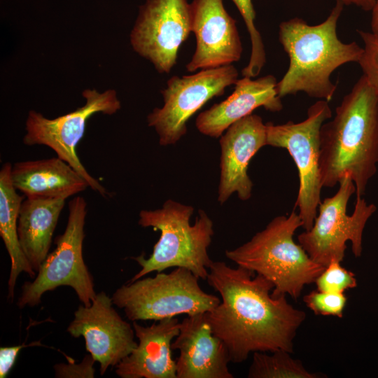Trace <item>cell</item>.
I'll return each mask as SVG.
<instances>
[{"instance_id": "1", "label": "cell", "mask_w": 378, "mask_h": 378, "mask_svg": "<svg viewBox=\"0 0 378 378\" xmlns=\"http://www.w3.org/2000/svg\"><path fill=\"white\" fill-rule=\"evenodd\" d=\"M206 281L220 297L208 312L214 335L226 346L230 362L240 363L250 353L293 351V340L305 319L286 295L273 297L274 284L260 274L225 262L212 261Z\"/></svg>"}, {"instance_id": "2", "label": "cell", "mask_w": 378, "mask_h": 378, "mask_svg": "<svg viewBox=\"0 0 378 378\" xmlns=\"http://www.w3.org/2000/svg\"><path fill=\"white\" fill-rule=\"evenodd\" d=\"M378 164V91L363 74L320 130L319 172L323 187L349 175L356 197L364 195Z\"/></svg>"}, {"instance_id": "3", "label": "cell", "mask_w": 378, "mask_h": 378, "mask_svg": "<svg viewBox=\"0 0 378 378\" xmlns=\"http://www.w3.org/2000/svg\"><path fill=\"white\" fill-rule=\"evenodd\" d=\"M344 6L336 1L328 18L316 25L300 18L280 23L279 41L289 58L288 70L276 85L280 98L303 92L329 102L337 89L330 80L332 72L346 63H358L363 48L355 41L342 42L337 34Z\"/></svg>"}, {"instance_id": "4", "label": "cell", "mask_w": 378, "mask_h": 378, "mask_svg": "<svg viewBox=\"0 0 378 378\" xmlns=\"http://www.w3.org/2000/svg\"><path fill=\"white\" fill-rule=\"evenodd\" d=\"M301 226L302 222L295 211L288 216H276L251 240L225 251V255L238 266L271 281L273 297L289 295L298 300L304 286L315 282L326 268L294 241L295 232Z\"/></svg>"}, {"instance_id": "5", "label": "cell", "mask_w": 378, "mask_h": 378, "mask_svg": "<svg viewBox=\"0 0 378 378\" xmlns=\"http://www.w3.org/2000/svg\"><path fill=\"white\" fill-rule=\"evenodd\" d=\"M194 208L176 201L167 200L162 208L141 210L138 224L160 231L148 258L144 253L132 257L141 269L129 281H134L152 272H161L170 267H184L196 276L206 280L213 260L208 248L214 234L211 219L204 210L198 211L193 225L190 223Z\"/></svg>"}, {"instance_id": "6", "label": "cell", "mask_w": 378, "mask_h": 378, "mask_svg": "<svg viewBox=\"0 0 378 378\" xmlns=\"http://www.w3.org/2000/svg\"><path fill=\"white\" fill-rule=\"evenodd\" d=\"M199 279L190 270L176 267L168 274L158 272L154 277L128 281L111 298L132 322L211 312L220 300L204 291Z\"/></svg>"}, {"instance_id": "7", "label": "cell", "mask_w": 378, "mask_h": 378, "mask_svg": "<svg viewBox=\"0 0 378 378\" xmlns=\"http://www.w3.org/2000/svg\"><path fill=\"white\" fill-rule=\"evenodd\" d=\"M86 215L87 203L83 197L69 202L65 230L55 238L56 248L41 265L34 280L23 284L17 301L19 308L38 305L46 292L63 286L71 287L83 304L91 305L97 293L83 256Z\"/></svg>"}, {"instance_id": "8", "label": "cell", "mask_w": 378, "mask_h": 378, "mask_svg": "<svg viewBox=\"0 0 378 378\" xmlns=\"http://www.w3.org/2000/svg\"><path fill=\"white\" fill-rule=\"evenodd\" d=\"M339 183L337 192L321 202L312 227L298 237L299 244L309 256L325 267L332 260H343L347 241L351 243L354 256L361 255L363 230L377 209L363 197H356L354 212L347 215V203L356 192V186L349 175Z\"/></svg>"}, {"instance_id": "9", "label": "cell", "mask_w": 378, "mask_h": 378, "mask_svg": "<svg viewBox=\"0 0 378 378\" xmlns=\"http://www.w3.org/2000/svg\"><path fill=\"white\" fill-rule=\"evenodd\" d=\"M328 103L322 99L316 102L308 108L307 118L300 122L266 123L267 145L286 149L298 168L300 186L295 206L305 230L312 227L321 202L320 130L332 117Z\"/></svg>"}, {"instance_id": "10", "label": "cell", "mask_w": 378, "mask_h": 378, "mask_svg": "<svg viewBox=\"0 0 378 378\" xmlns=\"http://www.w3.org/2000/svg\"><path fill=\"white\" fill-rule=\"evenodd\" d=\"M82 94L86 101L83 106L54 119L47 118L36 111H29L23 143L27 146L44 145L50 148L57 157L67 162L88 182L92 190L106 197V188L82 164L76 147L84 135L89 118L97 113L114 114L120 109L121 104L114 90L99 92L88 89Z\"/></svg>"}, {"instance_id": "11", "label": "cell", "mask_w": 378, "mask_h": 378, "mask_svg": "<svg viewBox=\"0 0 378 378\" xmlns=\"http://www.w3.org/2000/svg\"><path fill=\"white\" fill-rule=\"evenodd\" d=\"M238 76L236 67L230 64L171 77L161 91L163 106L155 108L147 116L148 125L155 129L160 145L178 142L187 132L188 120L208 101L234 85Z\"/></svg>"}, {"instance_id": "12", "label": "cell", "mask_w": 378, "mask_h": 378, "mask_svg": "<svg viewBox=\"0 0 378 378\" xmlns=\"http://www.w3.org/2000/svg\"><path fill=\"white\" fill-rule=\"evenodd\" d=\"M191 32L187 0H146L139 7L130 42L134 51L149 60L159 73L168 74Z\"/></svg>"}, {"instance_id": "13", "label": "cell", "mask_w": 378, "mask_h": 378, "mask_svg": "<svg viewBox=\"0 0 378 378\" xmlns=\"http://www.w3.org/2000/svg\"><path fill=\"white\" fill-rule=\"evenodd\" d=\"M112 298L102 291L89 307L81 304L67 328L74 337H83L85 349L100 364L104 375L136 346L133 326L123 320L113 307Z\"/></svg>"}, {"instance_id": "14", "label": "cell", "mask_w": 378, "mask_h": 378, "mask_svg": "<svg viewBox=\"0 0 378 378\" xmlns=\"http://www.w3.org/2000/svg\"><path fill=\"white\" fill-rule=\"evenodd\" d=\"M190 8L196 48L186 66L187 71L194 72L238 62L242 44L236 20L226 10L223 0H192Z\"/></svg>"}, {"instance_id": "15", "label": "cell", "mask_w": 378, "mask_h": 378, "mask_svg": "<svg viewBox=\"0 0 378 378\" xmlns=\"http://www.w3.org/2000/svg\"><path fill=\"white\" fill-rule=\"evenodd\" d=\"M220 137V176L218 201L225 203L234 193L242 201L252 195L248 175L251 158L267 145V127L260 116L250 114L232 124Z\"/></svg>"}, {"instance_id": "16", "label": "cell", "mask_w": 378, "mask_h": 378, "mask_svg": "<svg viewBox=\"0 0 378 378\" xmlns=\"http://www.w3.org/2000/svg\"><path fill=\"white\" fill-rule=\"evenodd\" d=\"M179 351L177 378H233L230 372L228 350L212 332L208 312L190 315L180 323V330L172 344Z\"/></svg>"}, {"instance_id": "17", "label": "cell", "mask_w": 378, "mask_h": 378, "mask_svg": "<svg viewBox=\"0 0 378 378\" xmlns=\"http://www.w3.org/2000/svg\"><path fill=\"white\" fill-rule=\"evenodd\" d=\"M150 326L133 321L139 342L117 365L121 378H177L176 362L172 358V344L178 335L180 323L176 317L158 321Z\"/></svg>"}, {"instance_id": "18", "label": "cell", "mask_w": 378, "mask_h": 378, "mask_svg": "<svg viewBox=\"0 0 378 378\" xmlns=\"http://www.w3.org/2000/svg\"><path fill=\"white\" fill-rule=\"evenodd\" d=\"M277 81L273 75L253 80L244 77L235 83L232 93L223 102L200 113L196 118L198 131L218 138L233 123L250 115L258 107L276 112L283 108L276 90Z\"/></svg>"}, {"instance_id": "19", "label": "cell", "mask_w": 378, "mask_h": 378, "mask_svg": "<svg viewBox=\"0 0 378 378\" xmlns=\"http://www.w3.org/2000/svg\"><path fill=\"white\" fill-rule=\"evenodd\" d=\"M13 186L28 198L67 199L89 187L88 182L58 157L15 162Z\"/></svg>"}, {"instance_id": "20", "label": "cell", "mask_w": 378, "mask_h": 378, "mask_svg": "<svg viewBox=\"0 0 378 378\" xmlns=\"http://www.w3.org/2000/svg\"><path fill=\"white\" fill-rule=\"evenodd\" d=\"M64 199L28 198L21 204L18 233L22 249L37 272L49 254Z\"/></svg>"}, {"instance_id": "21", "label": "cell", "mask_w": 378, "mask_h": 378, "mask_svg": "<svg viewBox=\"0 0 378 378\" xmlns=\"http://www.w3.org/2000/svg\"><path fill=\"white\" fill-rule=\"evenodd\" d=\"M11 168V164L6 162L0 170V235L11 260L8 299L13 298L16 281L20 273L25 272L31 278L36 275L19 241L18 219L24 197L17 192L13 185Z\"/></svg>"}, {"instance_id": "22", "label": "cell", "mask_w": 378, "mask_h": 378, "mask_svg": "<svg viewBox=\"0 0 378 378\" xmlns=\"http://www.w3.org/2000/svg\"><path fill=\"white\" fill-rule=\"evenodd\" d=\"M255 351L248 369L249 378H318V373L309 372L300 360L294 359L285 350L271 352Z\"/></svg>"}, {"instance_id": "23", "label": "cell", "mask_w": 378, "mask_h": 378, "mask_svg": "<svg viewBox=\"0 0 378 378\" xmlns=\"http://www.w3.org/2000/svg\"><path fill=\"white\" fill-rule=\"evenodd\" d=\"M236 6L249 34L251 50L248 64L242 69L244 77L259 75L266 62V55L262 36L255 24V11L252 0H231Z\"/></svg>"}, {"instance_id": "24", "label": "cell", "mask_w": 378, "mask_h": 378, "mask_svg": "<svg viewBox=\"0 0 378 378\" xmlns=\"http://www.w3.org/2000/svg\"><path fill=\"white\" fill-rule=\"evenodd\" d=\"M341 262L332 260L315 281L317 290L344 293L346 290L356 287L355 274L343 267Z\"/></svg>"}, {"instance_id": "25", "label": "cell", "mask_w": 378, "mask_h": 378, "mask_svg": "<svg viewBox=\"0 0 378 378\" xmlns=\"http://www.w3.org/2000/svg\"><path fill=\"white\" fill-rule=\"evenodd\" d=\"M303 301L316 315L342 318L347 298L344 293L314 290L305 295Z\"/></svg>"}, {"instance_id": "26", "label": "cell", "mask_w": 378, "mask_h": 378, "mask_svg": "<svg viewBox=\"0 0 378 378\" xmlns=\"http://www.w3.org/2000/svg\"><path fill=\"white\" fill-rule=\"evenodd\" d=\"M363 41V53L358 62L363 75L378 91V38L369 31L357 30Z\"/></svg>"}, {"instance_id": "27", "label": "cell", "mask_w": 378, "mask_h": 378, "mask_svg": "<svg viewBox=\"0 0 378 378\" xmlns=\"http://www.w3.org/2000/svg\"><path fill=\"white\" fill-rule=\"evenodd\" d=\"M67 363H57L54 365L55 377L58 378H92L94 377L93 367L96 362L91 354L86 355L80 363L66 355Z\"/></svg>"}, {"instance_id": "28", "label": "cell", "mask_w": 378, "mask_h": 378, "mask_svg": "<svg viewBox=\"0 0 378 378\" xmlns=\"http://www.w3.org/2000/svg\"><path fill=\"white\" fill-rule=\"evenodd\" d=\"M32 346H43V344L37 341L29 344L23 343L20 345L0 348V378H5L8 375L20 350Z\"/></svg>"}, {"instance_id": "29", "label": "cell", "mask_w": 378, "mask_h": 378, "mask_svg": "<svg viewBox=\"0 0 378 378\" xmlns=\"http://www.w3.org/2000/svg\"><path fill=\"white\" fill-rule=\"evenodd\" d=\"M346 6H355L363 10H372L375 0H335Z\"/></svg>"}, {"instance_id": "30", "label": "cell", "mask_w": 378, "mask_h": 378, "mask_svg": "<svg viewBox=\"0 0 378 378\" xmlns=\"http://www.w3.org/2000/svg\"><path fill=\"white\" fill-rule=\"evenodd\" d=\"M371 11V32L378 38V0H375Z\"/></svg>"}]
</instances>
